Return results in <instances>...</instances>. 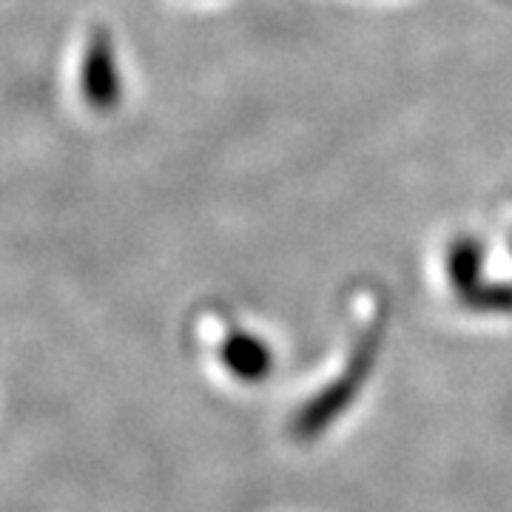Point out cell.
<instances>
[{
    "label": "cell",
    "instance_id": "obj_1",
    "mask_svg": "<svg viewBox=\"0 0 512 512\" xmlns=\"http://www.w3.org/2000/svg\"><path fill=\"white\" fill-rule=\"evenodd\" d=\"M379 345H382V328H370L359 339V345L348 359V365L342 367V373L325 384L311 402L302 404V410L293 419V436L299 441L319 439L322 433H328L336 421L342 419L350 410V404L359 399L362 387L370 379L376 359H379Z\"/></svg>",
    "mask_w": 512,
    "mask_h": 512
},
{
    "label": "cell",
    "instance_id": "obj_2",
    "mask_svg": "<svg viewBox=\"0 0 512 512\" xmlns=\"http://www.w3.org/2000/svg\"><path fill=\"white\" fill-rule=\"evenodd\" d=\"M83 94L94 111H114L120 103V72L106 29H97L89 43L83 60Z\"/></svg>",
    "mask_w": 512,
    "mask_h": 512
},
{
    "label": "cell",
    "instance_id": "obj_3",
    "mask_svg": "<svg viewBox=\"0 0 512 512\" xmlns=\"http://www.w3.org/2000/svg\"><path fill=\"white\" fill-rule=\"evenodd\" d=\"M220 359L225 370L242 384L265 382L274 370V350L265 339H259L248 330H234L220 348Z\"/></svg>",
    "mask_w": 512,
    "mask_h": 512
},
{
    "label": "cell",
    "instance_id": "obj_4",
    "mask_svg": "<svg viewBox=\"0 0 512 512\" xmlns=\"http://www.w3.org/2000/svg\"><path fill=\"white\" fill-rule=\"evenodd\" d=\"M447 268H450L453 285L467 296L478 288L481 268H484V248L473 237H464L450 248V265Z\"/></svg>",
    "mask_w": 512,
    "mask_h": 512
},
{
    "label": "cell",
    "instance_id": "obj_5",
    "mask_svg": "<svg viewBox=\"0 0 512 512\" xmlns=\"http://www.w3.org/2000/svg\"><path fill=\"white\" fill-rule=\"evenodd\" d=\"M467 302L476 305V311L512 313V285H478L476 291L467 293Z\"/></svg>",
    "mask_w": 512,
    "mask_h": 512
}]
</instances>
